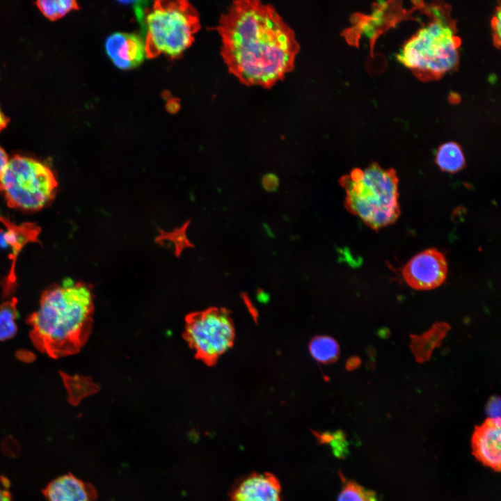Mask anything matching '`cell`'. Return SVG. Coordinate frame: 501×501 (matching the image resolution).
Here are the masks:
<instances>
[{
  "label": "cell",
  "instance_id": "obj_18",
  "mask_svg": "<svg viewBox=\"0 0 501 501\" xmlns=\"http://www.w3.org/2000/svg\"><path fill=\"white\" fill-rule=\"evenodd\" d=\"M191 220L186 221L181 227L175 228L172 232H165L159 230V234L156 237L155 241L160 243L164 240L172 241L175 245V255L180 257L182 251L186 248H193V244L187 238L186 232Z\"/></svg>",
  "mask_w": 501,
  "mask_h": 501
},
{
  "label": "cell",
  "instance_id": "obj_15",
  "mask_svg": "<svg viewBox=\"0 0 501 501\" xmlns=\"http://www.w3.org/2000/svg\"><path fill=\"white\" fill-rule=\"evenodd\" d=\"M309 350L313 358L321 363L333 362L340 353V347L335 340L326 335L313 338L310 343Z\"/></svg>",
  "mask_w": 501,
  "mask_h": 501
},
{
  "label": "cell",
  "instance_id": "obj_10",
  "mask_svg": "<svg viewBox=\"0 0 501 501\" xmlns=\"http://www.w3.org/2000/svg\"><path fill=\"white\" fill-rule=\"evenodd\" d=\"M500 418H487L474 430L471 445L475 457L484 466L500 472L501 463Z\"/></svg>",
  "mask_w": 501,
  "mask_h": 501
},
{
  "label": "cell",
  "instance_id": "obj_17",
  "mask_svg": "<svg viewBox=\"0 0 501 501\" xmlns=\"http://www.w3.org/2000/svg\"><path fill=\"white\" fill-rule=\"evenodd\" d=\"M35 5L42 15L50 20H56L69 12L79 8L74 0H38Z\"/></svg>",
  "mask_w": 501,
  "mask_h": 501
},
{
  "label": "cell",
  "instance_id": "obj_7",
  "mask_svg": "<svg viewBox=\"0 0 501 501\" xmlns=\"http://www.w3.org/2000/svg\"><path fill=\"white\" fill-rule=\"evenodd\" d=\"M184 338L196 358L212 365L232 346L234 328L229 313L223 308H210L185 317Z\"/></svg>",
  "mask_w": 501,
  "mask_h": 501
},
{
  "label": "cell",
  "instance_id": "obj_9",
  "mask_svg": "<svg viewBox=\"0 0 501 501\" xmlns=\"http://www.w3.org/2000/svg\"><path fill=\"white\" fill-rule=\"evenodd\" d=\"M104 47L113 64L122 70L138 66L146 58L145 40L136 33H113L106 38Z\"/></svg>",
  "mask_w": 501,
  "mask_h": 501
},
{
  "label": "cell",
  "instance_id": "obj_13",
  "mask_svg": "<svg viewBox=\"0 0 501 501\" xmlns=\"http://www.w3.org/2000/svg\"><path fill=\"white\" fill-rule=\"evenodd\" d=\"M447 330L448 327L446 324H438L422 335L416 336L412 340L411 345L417 360L419 361L428 360L432 350L440 344Z\"/></svg>",
  "mask_w": 501,
  "mask_h": 501
},
{
  "label": "cell",
  "instance_id": "obj_22",
  "mask_svg": "<svg viewBox=\"0 0 501 501\" xmlns=\"http://www.w3.org/2000/svg\"><path fill=\"white\" fill-rule=\"evenodd\" d=\"M497 15L492 19V28L493 30V40L497 46L500 44V8L498 7Z\"/></svg>",
  "mask_w": 501,
  "mask_h": 501
},
{
  "label": "cell",
  "instance_id": "obj_16",
  "mask_svg": "<svg viewBox=\"0 0 501 501\" xmlns=\"http://www.w3.org/2000/svg\"><path fill=\"white\" fill-rule=\"evenodd\" d=\"M17 300L5 301L0 306V341L12 338L17 333Z\"/></svg>",
  "mask_w": 501,
  "mask_h": 501
},
{
  "label": "cell",
  "instance_id": "obj_26",
  "mask_svg": "<svg viewBox=\"0 0 501 501\" xmlns=\"http://www.w3.org/2000/svg\"><path fill=\"white\" fill-rule=\"evenodd\" d=\"M259 300L262 302L267 301V294L264 292H261L260 294L258 295Z\"/></svg>",
  "mask_w": 501,
  "mask_h": 501
},
{
  "label": "cell",
  "instance_id": "obj_14",
  "mask_svg": "<svg viewBox=\"0 0 501 501\" xmlns=\"http://www.w3.org/2000/svg\"><path fill=\"white\" fill-rule=\"evenodd\" d=\"M436 162L442 170L456 173L465 166V158L459 144L448 142L439 147Z\"/></svg>",
  "mask_w": 501,
  "mask_h": 501
},
{
  "label": "cell",
  "instance_id": "obj_3",
  "mask_svg": "<svg viewBox=\"0 0 501 501\" xmlns=\"http://www.w3.org/2000/svg\"><path fill=\"white\" fill-rule=\"evenodd\" d=\"M398 182L393 168L385 170L376 163L356 168L342 180L347 207L374 230L392 224L400 214Z\"/></svg>",
  "mask_w": 501,
  "mask_h": 501
},
{
  "label": "cell",
  "instance_id": "obj_21",
  "mask_svg": "<svg viewBox=\"0 0 501 501\" xmlns=\"http://www.w3.org/2000/svg\"><path fill=\"white\" fill-rule=\"evenodd\" d=\"M0 501H12L10 482L7 478L2 475H0Z\"/></svg>",
  "mask_w": 501,
  "mask_h": 501
},
{
  "label": "cell",
  "instance_id": "obj_23",
  "mask_svg": "<svg viewBox=\"0 0 501 501\" xmlns=\"http://www.w3.org/2000/svg\"><path fill=\"white\" fill-rule=\"evenodd\" d=\"M264 186L268 190L275 189L278 185V180L273 175H267L263 180Z\"/></svg>",
  "mask_w": 501,
  "mask_h": 501
},
{
  "label": "cell",
  "instance_id": "obj_19",
  "mask_svg": "<svg viewBox=\"0 0 501 501\" xmlns=\"http://www.w3.org/2000/svg\"><path fill=\"white\" fill-rule=\"evenodd\" d=\"M337 501H376V496L374 491L367 490L353 482H347Z\"/></svg>",
  "mask_w": 501,
  "mask_h": 501
},
{
  "label": "cell",
  "instance_id": "obj_4",
  "mask_svg": "<svg viewBox=\"0 0 501 501\" xmlns=\"http://www.w3.org/2000/svg\"><path fill=\"white\" fill-rule=\"evenodd\" d=\"M144 22L148 58H178L200 29L198 13L186 1H157L145 11Z\"/></svg>",
  "mask_w": 501,
  "mask_h": 501
},
{
  "label": "cell",
  "instance_id": "obj_1",
  "mask_svg": "<svg viewBox=\"0 0 501 501\" xmlns=\"http://www.w3.org/2000/svg\"><path fill=\"white\" fill-rule=\"evenodd\" d=\"M216 29L223 60L241 84L269 89L294 69L300 45L273 6L234 1L221 15Z\"/></svg>",
  "mask_w": 501,
  "mask_h": 501
},
{
  "label": "cell",
  "instance_id": "obj_24",
  "mask_svg": "<svg viewBox=\"0 0 501 501\" xmlns=\"http://www.w3.org/2000/svg\"><path fill=\"white\" fill-rule=\"evenodd\" d=\"M9 157L5 150L0 145V177L8 163Z\"/></svg>",
  "mask_w": 501,
  "mask_h": 501
},
{
  "label": "cell",
  "instance_id": "obj_2",
  "mask_svg": "<svg viewBox=\"0 0 501 501\" xmlns=\"http://www.w3.org/2000/svg\"><path fill=\"white\" fill-rule=\"evenodd\" d=\"M93 298L92 287L83 282L65 280L45 289L27 318L33 345L53 358L77 353L91 333Z\"/></svg>",
  "mask_w": 501,
  "mask_h": 501
},
{
  "label": "cell",
  "instance_id": "obj_12",
  "mask_svg": "<svg viewBox=\"0 0 501 501\" xmlns=\"http://www.w3.org/2000/svg\"><path fill=\"white\" fill-rule=\"evenodd\" d=\"M48 501H93L94 488L72 474L61 476L51 481L44 489Z\"/></svg>",
  "mask_w": 501,
  "mask_h": 501
},
{
  "label": "cell",
  "instance_id": "obj_5",
  "mask_svg": "<svg viewBox=\"0 0 501 501\" xmlns=\"http://www.w3.org/2000/svg\"><path fill=\"white\" fill-rule=\"evenodd\" d=\"M461 40L453 29L438 19L419 29L403 46L397 58L418 78H440L459 63Z\"/></svg>",
  "mask_w": 501,
  "mask_h": 501
},
{
  "label": "cell",
  "instance_id": "obj_25",
  "mask_svg": "<svg viewBox=\"0 0 501 501\" xmlns=\"http://www.w3.org/2000/svg\"><path fill=\"white\" fill-rule=\"evenodd\" d=\"M9 122V119L3 114L0 108V132L5 129Z\"/></svg>",
  "mask_w": 501,
  "mask_h": 501
},
{
  "label": "cell",
  "instance_id": "obj_11",
  "mask_svg": "<svg viewBox=\"0 0 501 501\" xmlns=\"http://www.w3.org/2000/svg\"><path fill=\"white\" fill-rule=\"evenodd\" d=\"M230 501H281L280 484L271 473H252L234 486Z\"/></svg>",
  "mask_w": 501,
  "mask_h": 501
},
{
  "label": "cell",
  "instance_id": "obj_8",
  "mask_svg": "<svg viewBox=\"0 0 501 501\" xmlns=\"http://www.w3.org/2000/svg\"><path fill=\"white\" fill-rule=\"evenodd\" d=\"M447 265L445 255L435 248L425 250L414 256L404 266L405 281L415 289H431L445 280Z\"/></svg>",
  "mask_w": 501,
  "mask_h": 501
},
{
  "label": "cell",
  "instance_id": "obj_20",
  "mask_svg": "<svg viewBox=\"0 0 501 501\" xmlns=\"http://www.w3.org/2000/svg\"><path fill=\"white\" fill-rule=\"evenodd\" d=\"M487 413L489 418H500V400L498 397H494L489 401L487 408Z\"/></svg>",
  "mask_w": 501,
  "mask_h": 501
},
{
  "label": "cell",
  "instance_id": "obj_6",
  "mask_svg": "<svg viewBox=\"0 0 501 501\" xmlns=\"http://www.w3.org/2000/svg\"><path fill=\"white\" fill-rule=\"evenodd\" d=\"M58 188L54 173L44 163L23 155L9 159L0 177V192L8 206L36 212L53 200Z\"/></svg>",
  "mask_w": 501,
  "mask_h": 501
}]
</instances>
